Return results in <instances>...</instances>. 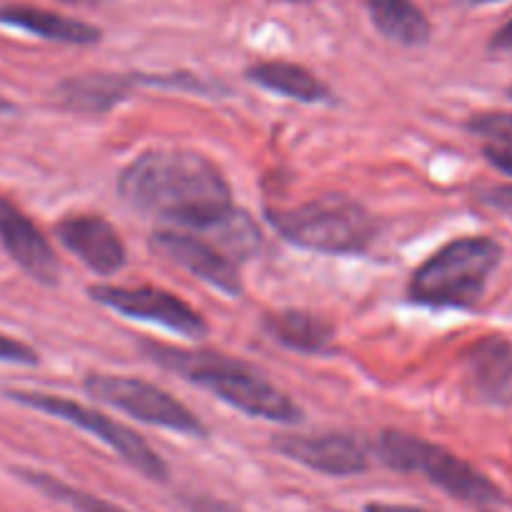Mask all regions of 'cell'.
Masks as SVG:
<instances>
[{
    "mask_svg": "<svg viewBox=\"0 0 512 512\" xmlns=\"http://www.w3.org/2000/svg\"><path fill=\"white\" fill-rule=\"evenodd\" d=\"M118 194L131 209L191 231H214L234 214L224 174L196 151L159 149L139 156L123 169Z\"/></svg>",
    "mask_w": 512,
    "mask_h": 512,
    "instance_id": "1",
    "label": "cell"
},
{
    "mask_svg": "<svg viewBox=\"0 0 512 512\" xmlns=\"http://www.w3.org/2000/svg\"><path fill=\"white\" fill-rule=\"evenodd\" d=\"M144 349L161 367L184 374L189 382L199 384L244 415L284 422V425L302 420V410L287 392L251 372L246 364L234 362L224 354L186 352V349L164 347V344H144Z\"/></svg>",
    "mask_w": 512,
    "mask_h": 512,
    "instance_id": "2",
    "label": "cell"
},
{
    "mask_svg": "<svg viewBox=\"0 0 512 512\" xmlns=\"http://www.w3.org/2000/svg\"><path fill=\"white\" fill-rule=\"evenodd\" d=\"M502 246L490 236H462L422 262L410 279V299L435 309H467L485 294L500 267Z\"/></svg>",
    "mask_w": 512,
    "mask_h": 512,
    "instance_id": "3",
    "label": "cell"
},
{
    "mask_svg": "<svg viewBox=\"0 0 512 512\" xmlns=\"http://www.w3.org/2000/svg\"><path fill=\"white\" fill-rule=\"evenodd\" d=\"M267 219L284 241L319 254H359L377 236L372 214L342 194L319 196L294 209H269Z\"/></svg>",
    "mask_w": 512,
    "mask_h": 512,
    "instance_id": "4",
    "label": "cell"
},
{
    "mask_svg": "<svg viewBox=\"0 0 512 512\" xmlns=\"http://www.w3.org/2000/svg\"><path fill=\"white\" fill-rule=\"evenodd\" d=\"M377 457L392 470L420 472L457 500L472 505H495L505 500L500 487L487 480L470 462L422 437L400 430H384L377 440Z\"/></svg>",
    "mask_w": 512,
    "mask_h": 512,
    "instance_id": "5",
    "label": "cell"
},
{
    "mask_svg": "<svg viewBox=\"0 0 512 512\" xmlns=\"http://www.w3.org/2000/svg\"><path fill=\"white\" fill-rule=\"evenodd\" d=\"M8 400L18 402L23 407H31V410L46 412V415L58 417V420L68 422V425L78 427V430L88 432L96 440H101L103 445L111 447L113 452L123 457L131 467H136L139 472H144L149 480H169V465L156 455V450H151L149 442L141 435H136L134 430H128L121 422L111 420V417L101 415L93 407L81 405V402H73L68 397L58 395H46V392H31V390H8Z\"/></svg>",
    "mask_w": 512,
    "mask_h": 512,
    "instance_id": "6",
    "label": "cell"
},
{
    "mask_svg": "<svg viewBox=\"0 0 512 512\" xmlns=\"http://www.w3.org/2000/svg\"><path fill=\"white\" fill-rule=\"evenodd\" d=\"M83 387L91 397L146 422V425L164 427V430L189 437L209 435L204 422L189 407L144 379L121 377V374H91Z\"/></svg>",
    "mask_w": 512,
    "mask_h": 512,
    "instance_id": "7",
    "label": "cell"
},
{
    "mask_svg": "<svg viewBox=\"0 0 512 512\" xmlns=\"http://www.w3.org/2000/svg\"><path fill=\"white\" fill-rule=\"evenodd\" d=\"M88 294L93 297V302L111 309V312L156 324V327L181 334L186 339H201L209 332V324L204 322V317L194 307H189L184 299L166 292V289L98 284V287L88 289Z\"/></svg>",
    "mask_w": 512,
    "mask_h": 512,
    "instance_id": "8",
    "label": "cell"
},
{
    "mask_svg": "<svg viewBox=\"0 0 512 512\" xmlns=\"http://www.w3.org/2000/svg\"><path fill=\"white\" fill-rule=\"evenodd\" d=\"M151 249L229 297H239L244 292L234 259L201 236L181 229H159L151 236Z\"/></svg>",
    "mask_w": 512,
    "mask_h": 512,
    "instance_id": "9",
    "label": "cell"
},
{
    "mask_svg": "<svg viewBox=\"0 0 512 512\" xmlns=\"http://www.w3.org/2000/svg\"><path fill=\"white\" fill-rule=\"evenodd\" d=\"M274 450L309 470L332 477L359 475L369 467L367 452L352 435L327 432V435H282L274 437Z\"/></svg>",
    "mask_w": 512,
    "mask_h": 512,
    "instance_id": "10",
    "label": "cell"
},
{
    "mask_svg": "<svg viewBox=\"0 0 512 512\" xmlns=\"http://www.w3.org/2000/svg\"><path fill=\"white\" fill-rule=\"evenodd\" d=\"M56 236L71 254H76L91 272L101 277L121 272L126 264V246L118 231L103 216L73 214L58 221Z\"/></svg>",
    "mask_w": 512,
    "mask_h": 512,
    "instance_id": "11",
    "label": "cell"
},
{
    "mask_svg": "<svg viewBox=\"0 0 512 512\" xmlns=\"http://www.w3.org/2000/svg\"><path fill=\"white\" fill-rule=\"evenodd\" d=\"M0 244L11 254L13 262L31 274L36 282L58 284V267L56 251L48 244L43 231L31 221V216L23 214L16 204L0 196Z\"/></svg>",
    "mask_w": 512,
    "mask_h": 512,
    "instance_id": "12",
    "label": "cell"
},
{
    "mask_svg": "<svg viewBox=\"0 0 512 512\" xmlns=\"http://www.w3.org/2000/svg\"><path fill=\"white\" fill-rule=\"evenodd\" d=\"M467 372L477 395L490 405H512V342L482 337L467 352Z\"/></svg>",
    "mask_w": 512,
    "mask_h": 512,
    "instance_id": "13",
    "label": "cell"
},
{
    "mask_svg": "<svg viewBox=\"0 0 512 512\" xmlns=\"http://www.w3.org/2000/svg\"><path fill=\"white\" fill-rule=\"evenodd\" d=\"M144 86L141 73H91V76L66 78L58 83L56 98L76 113H106L116 108L123 98H128L131 88Z\"/></svg>",
    "mask_w": 512,
    "mask_h": 512,
    "instance_id": "14",
    "label": "cell"
},
{
    "mask_svg": "<svg viewBox=\"0 0 512 512\" xmlns=\"http://www.w3.org/2000/svg\"><path fill=\"white\" fill-rule=\"evenodd\" d=\"M0 26H11L38 38L73 43V46H91V43L101 41V31L91 23L31 6H3L0 8Z\"/></svg>",
    "mask_w": 512,
    "mask_h": 512,
    "instance_id": "15",
    "label": "cell"
},
{
    "mask_svg": "<svg viewBox=\"0 0 512 512\" xmlns=\"http://www.w3.org/2000/svg\"><path fill=\"white\" fill-rule=\"evenodd\" d=\"M246 78L259 88L277 96L294 98L302 103H324L332 98L327 83L319 81L312 71L289 61H267L256 63L246 71Z\"/></svg>",
    "mask_w": 512,
    "mask_h": 512,
    "instance_id": "16",
    "label": "cell"
},
{
    "mask_svg": "<svg viewBox=\"0 0 512 512\" xmlns=\"http://www.w3.org/2000/svg\"><path fill=\"white\" fill-rule=\"evenodd\" d=\"M264 329L274 342L284 344L294 352L322 354L334 342V327L327 319L309 312H297V309L269 314L264 319Z\"/></svg>",
    "mask_w": 512,
    "mask_h": 512,
    "instance_id": "17",
    "label": "cell"
},
{
    "mask_svg": "<svg viewBox=\"0 0 512 512\" xmlns=\"http://www.w3.org/2000/svg\"><path fill=\"white\" fill-rule=\"evenodd\" d=\"M374 28L400 46H425L430 41V21L412 0H367Z\"/></svg>",
    "mask_w": 512,
    "mask_h": 512,
    "instance_id": "18",
    "label": "cell"
},
{
    "mask_svg": "<svg viewBox=\"0 0 512 512\" xmlns=\"http://www.w3.org/2000/svg\"><path fill=\"white\" fill-rule=\"evenodd\" d=\"M18 475H21L28 485H33L36 490H41L43 495L53 497V500H58V502H66V505H71L73 510H78V512H128V510H123V507H118L116 502H108V500H103V497L91 495V492H83V490H78V487L66 485V482H61L58 477H53V475H46V472L18 470Z\"/></svg>",
    "mask_w": 512,
    "mask_h": 512,
    "instance_id": "19",
    "label": "cell"
},
{
    "mask_svg": "<svg viewBox=\"0 0 512 512\" xmlns=\"http://www.w3.org/2000/svg\"><path fill=\"white\" fill-rule=\"evenodd\" d=\"M467 128L480 139L492 141V146L500 149H512V113L505 111H487L475 113L467 121Z\"/></svg>",
    "mask_w": 512,
    "mask_h": 512,
    "instance_id": "20",
    "label": "cell"
},
{
    "mask_svg": "<svg viewBox=\"0 0 512 512\" xmlns=\"http://www.w3.org/2000/svg\"><path fill=\"white\" fill-rule=\"evenodd\" d=\"M0 362L28 364V367H33V364H38V352L28 347V344L0 332Z\"/></svg>",
    "mask_w": 512,
    "mask_h": 512,
    "instance_id": "21",
    "label": "cell"
},
{
    "mask_svg": "<svg viewBox=\"0 0 512 512\" xmlns=\"http://www.w3.org/2000/svg\"><path fill=\"white\" fill-rule=\"evenodd\" d=\"M184 502L191 512H239L231 502H224L211 495H189L184 497Z\"/></svg>",
    "mask_w": 512,
    "mask_h": 512,
    "instance_id": "22",
    "label": "cell"
},
{
    "mask_svg": "<svg viewBox=\"0 0 512 512\" xmlns=\"http://www.w3.org/2000/svg\"><path fill=\"white\" fill-rule=\"evenodd\" d=\"M480 199L492 209L512 216V186H490V189L482 191Z\"/></svg>",
    "mask_w": 512,
    "mask_h": 512,
    "instance_id": "23",
    "label": "cell"
},
{
    "mask_svg": "<svg viewBox=\"0 0 512 512\" xmlns=\"http://www.w3.org/2000/svg\"><path fill=\"white\" fill-rule=\"evenodd\" d=\"M485 159L502 174L512 176V149H500V146H487Z\"/></svg>",
    "mask_w": 512,
    "mask_h": 512,
    "instance_id": "24",
    "label": "cell"
},
{
    "mask_svg": "<svg viewBox=\"0 0 512 512\" xmlns=\"http://www.w3.org/2000/svg\"><path fill=\"white\" fill-rule=\"evenodd\" d=\"M492 53H512V21H507L490 41Z\"/></svg>",
    "mask_w": 512,
    "mask_h": 512,
    "instance_id": "25",
    "label": "cell"
},
{
    "mask_svg": "<svg viewBox=\"0 0 512 512\" xmlns=\"http://www.w3.org/2000/svg\"><path fill=\"white\" fill-rule=\"evenodd\" d=\"M364 512H430L415 505H395V502H367Z\"/></svg>",
    "mask_w": 512,
    "mask_h": 512,
    "instance_id": "26",
    "label": "cell"
},
{
    "mask_svg": "<svg viewBox=\"0 0 512 512\" xmlns=\"http://www.w3.org/2000/svg\"><path fill=\"white\" fill-rule=\"evenodd\" d=\"M8 111H13V103L8 101V98L0 96V113H8Z\"/></svg>",
    "mask_w": 512,
    "mask_h": 512,
    "instance_id": "27",
    "label": "cell"
},
{
    "mask_svg": "<svg viewBox=\"0 0 512 512\" xmlns=\"http://www.w3.org/2000/svg\"><path fill=\"white\" fill-rule=\"evenodd\" d=\"M66 3H96V0H66Z\"/></svg>",
    "mask_w": 512,
    "mask_h": 512,
    "instance_id": "28",
    "label": "cell"
},
{
    "mask_svg": "<svg viewBox=\"0 0 512 512\" xmlns=\"http://www.w3.org/2000/svg\"><path fill=\"white\" fill-rule=\"evenodd\" d=\"M472 3H492V0H472Z\"/></svg>",
    "mask_w": 512,
    "mask_h": 512,
    "instance_id": "29",
    "label": "cell"
},
{
    "mask_svg": "<svg viewBox=\"0 0 512 512\" xmlns=\"http://www.w3.org/2000/svg\"><path fill=\"white\" fill-rule=\"evenodd\" d=\"M507 96H510V98H512V86H510V88H507Z\"/></svg>",
    "mask_w": 512,
    "mask_h": 512,
    "instance_id": "30",
    "label": "cell"
}]
</instances>
